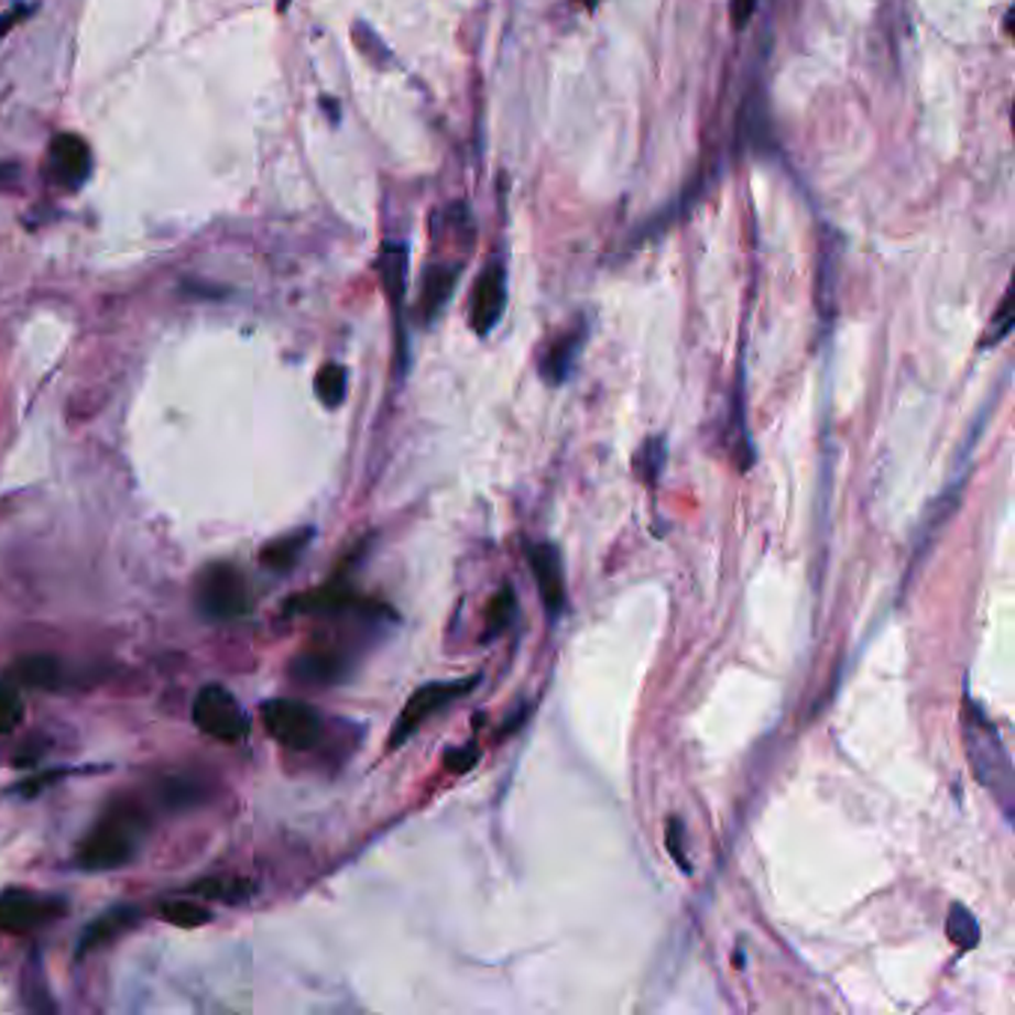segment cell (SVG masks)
Masks as SVG:
<instances>
[{"mask_svg":"<svg viewBox=\"0 0 1015 1015\" xmlns=\"http://www.w3.org/2000/svg\"><path fill=\"white\" fill-rule=\"evenodd\" d=\"M962 735H965V751L971 772L980 784L995 795L1004 816L1013 822L1015 816V772L1013 760L1006 754V744L997 733V727L989 721V714L980 709L971 691L965 688L962 697Z\"/></svg>","mask_w":1015,"mask_h":1015,"instance_id":"6da1fadb","label":"cell"},{"mask_svg":"<svg viewBox=\"0 0 1015 1015\" xmlns=\"http://www.w3.org/2000/svg\"><path fill=\"white\" fill-rule=\"evenodd\" d=\"M150 834V819L138 801H111L78 845V864L92 873L120 870L138 854Z\"/></svg>","mask_w":1015,"mask_h":1015,"instance_id":"7a4b0ae2","label":"cell"},{"mask_svg":"<svg viewBox=\"0 0 1015 1015\" xmlns=\"http://www.w3.org/2000/svg\"><path fill=\"white\" fill-rule=\"evenodd\" d=\"M194 599H197V611L206 616V620H218V623H227V620H239L244 613L251 611V590H248V581H244V575L230 564H209L197 578V590H194Z\"/></svg>","mask_w":1015,"mask_h":1015,"instance_id":"3957f363","label":"cell"},{"mask_svg":"<svg viewBox=\"0 0 1015 1015\" xmlns=\"http://www.w3.org/2000/svg\"><path fill=\"white\" fill-rule=\"evenodd\" d=\"M262 721H265V730L272 733V739H277L290 751H313L328 735L323 714L302 700H286V697L265 700L262 703Z\"/></svg>","mask_w":1015,"mask_h":1015,"instance_id":"277c9868","label":"cell"},{"mask_svg":"<svg viewBox=\"0 0 1015 1015\" xmlns=\"http://www.w3.org/2000/svg\"><path fill=\"white\" fill-rule=\"evenodd\" d=\"M192 718L203 733L218 742H242L251 730V718L223 685H203L194 697Z\"/></svg>","mask_w":1015,"mask_h":1015,"instance_id":"5b68a950","label":"cell"},{"mask_svg":"<svg viewBox=\"0 0 1015 1015\" xmlns=\"http://www.w3.org/2000/svg\"><path fill=\"white\" fill-rule=\"evenodd\" d=\"M473 685H477V676L471 679H459V683H429L417 688V691L408 697V703L396 718V724L391 730V739H388V747H400L412 739L417 730H421L433 714H438L441 709H447L450 703H456L459 697H465L468 691H473Z\"/></svg>","mask_w":1015,"mask_h":1015,"instance_id":"8992f818","label":"cell"},{"mask_svg":"<svg viewBox=\"0 0 1015 1015\" xmlns=\"http://www.w3.org/2000/svg\"><path fill=\"white\" fill-rule=\"evenodd\" d=\"M66 912V903L57 896H42L33 891L10 887L0 894V932L31 935Z\"/></svg>","mask_w":1015,"mask_h":1015,"instance_id":"52a82bcc","label":"cell"},{"mask_svg":"<svg viewBox=\"0 0 1015 1015\" xmlns=\"http://www.w3.org/2000/svg\"><path fill=\"white\" fill-rule=\"evenodd\" d=\"M354 653L340 644H325L302 653L290 667V676L307 688H331L349 679Z\"/></svg>","mask_w":1015,"mask_h":1015,"instance_id":"ba28073f","label":"cell"},{"mask_svg":"<svg viewBox=\"0 0 1015 1015\" xmlns=\"http://www.w3.org/2000/svg\"><path fill=\"white\" fill-rule=\"evenodd\" d=\"M92 171V152L81 134H57L48 146V162H45V176L51 185H57L63 192H78L84 182L90 179Z\"/></svg>","mask_w":1015,"mask_h":1015,"instance_id":"9c48e42d","label":"cell"},{"mask_svg":"<svg viewBox=\"0 0 1015 1015\" xmlns=\"http://www.w3.org/2000/svg\"><path fill=\"white\" fill-rule=\"evenodd\" d=\"M527 564H531L533 581L543 596L545 611L552 620H557L560 613H566V578L560 548L552 543L527 545Z\"/></svg>","mask_w":1015,"mask_h":1015,"instance_id":"30bf717a","label":"cell"},{"mask_svg":"<svg viewBox=\"0 0 1015 1015\" xmlns=\"http://www.w3.org/2000/svg\"><path fill=\"white\" fill-rule=\"evenodd\" d=\"M503 310H506V274L498 262H489L485 272L480 274V281L473 283L471 328L480 337H485L494 325L501 323Z\"/></svg>","mask_w":1015,"mask_h":1015,"instance_id":"8fae6325","label":"cell"},{"mask_svg":"<svg viewBox=\"0 0 1015 1015\" xmlns=\"http://www.w3.org/2000/svg\"><path fill=\"white\" fill-rule=\"evenodd\" d=\"M462 265L459 262H433L421 281V298H417V319L423 325H433L450 304L456 283H459Z\"/></svg>","mask_w":1015,"mask_h":1015,"instance_id":"7c38bea8","label":"cell"},{"mask_svg":"<svg viewBox=\"0 0 1015 1015\" xmlns=\"http://www.w3.org/2000/svg\"><path fill=\"white\" fill-rule=\"evenodd\" d=\"M583 337H587V328L583 323H578L575 328L564 331L557 340L548 342V349L539 358V375H543L548 384H564L575 370V361H578V354L583 349Z\"/></svg>","mask_w":1015,"mask_h":1015,"instance_id":"4fadbf2b","label":"cell"},{"mask_svg":"<svg viewBox=\"0 0 1015 1015\" xmlns=\"http://www.w3.org/2000/svg\"><path fill=\"white\" fill-rule=\"evenodd\" d=\"M138 920H141V912H138L134 905H117V908H111V912H105V915L96 917V920H92V924L87 926V929H84V935H81V941H78V950H75V956H78V959H84V956L92 953V950H99V947L113 945V941H117L120 935H125L129 929H134V926H138Z\"/></svg>","mask_w":1015,"mask_h":1015,"instance_id":"5bb4252c","label":"cell"},{"mask_svg":"<svg viewBox=\"0 0 1015 1015\" xmlns=\"http://www.w3.org/2000/svg\"><path fill=\"white\" fill-rule=\"evenodd\" d=\"M12 679L28 688H61L63 664L54 655H28L12 667Z\"/></svg>","mask_w":1015,"mask_h":1015,"instance_id":"9a60e30c","label":"cell"},{"mask_svg":"<svg viewBox=\"0 0 1015 1015\" xmlns=\"http://www.w3.org/2000/svg\"><path fill=\"white\" fill-rule=\"evenodd\" d=\"M379 272H382L384 292L391 298L393 310H400L403 307L405 272H408V251L403 244H384L382 257H379Z\"/></svg>","mask_w":1015,"mask_h":1015,"instance_id":"2e32d148","label":"cell"},{"mask_svg":"<svg viewBox=\"0 0 1015 1015\" xmlns=\"http://www.w3.org/2000/svg\"><path fill=\"white\" fill-rule=\"evenodd\" d=\"M310 539H313L310 527L286 533V536L274 539V543L262 552V566H269V569H274V572H290L292 566L298 564V557L304 554V548L310 545Z\"/></svg>","mask_w":1015,"mask_h":1015,"instance_id":"e0dca14e","label":"cell"},{"mask_svg":"<svg viewBox=\"0 0 1015 1015\" xmlns=\"http://www.w3.org/2000/svg\"><path fill=\"white\" fill-rule=\"evenodd\" d=\"M664 465H667V441H664L662 435H653V438H646L637 452L632 456V468L637 473V480L646 485H655L662 480Z\"/></svg>","mask_w":1015,"mask_h":1015,"instance_id":"ac0fdd59","label":"cell"},{"mask_svg":"<svg viewBox=\"0 0 1015 1015\" xmlns=\"http://www.w3.org/2000/svg\"><path fill=\"white\" fill-rule=\"evenodd\" d=\"M200 781H197V777H188V774H173V777H164L162 784H159V801H162L164 807H171V810L200 805Z\"/></svg>","mask_w":1015,"mask_h":1015,"instance_id":"d6986e66","label":"cell"},{"mask_svg":"<svg viewBox=\"0 0 1015 1015\" xmlns=\"http://www.w3.org/2000/svg\"><path fill=\"white\" fill-rule=\"evenodd\" d=\"M947 938H950L959 950H974V947L980 945V924H976V917L968 912L965 905H950V915H947Z\"/></svg>","mask_w":1015,"mask_h":1015,"instance_id":"ffe728a7","label":"cell"},{"mask_svg":"<svg viewBox=\"0 0 1015 1015\" xmlns=\"http://www.w3.org/2000/svg\"><path fill=\"white\" fill-rule=\"evenodd\" d=\"M24 1004L36 1013H54L57 1009L48 995V985H45L40 956H31V962L24 965Z\"/></svg>","mask_w":1015,"mask_h":1015,"instance_id":"44dd1931","label":"cell"},{"mask_svg":"<svg viewBox=\"0 0 1015 1015\" xmlns=\"http://www.w3.org/2000/svg\"><path fill=\"white\" fill-rule=\"evenodd\" d=\"M346 388H349V372L340 363H325L319 375H316V393L328 408H337L346 400Z\"/></svg>","mask_w":1015,"mask_h":1015,"instance_id":"7402d4cb","label":"cell"},{"mask_svg":"<svg viewBox=\"0 0 1015 1015\" xmlns=\"http://www.w3.org/2000/svg\"><path fill=\"white\" fill-rule=\"evenodd\" d=\"M162 917L167 924L182 926V929H194V926H206L211 920V915L203 905L192 903V899H173V903L162 905Z\"/></svg>","mask_w":1015,"mask_h":1015,"instance_id":"603a6c76","label":"cell"},{"mask_svg":"<svg viewBox=\"0 0 1015 1015\" xmlns=\"http://www.w3.org/2000/svg\"><path fill=\"white\" fill-rule=\"evenodd\" d=\"M515 608H519V599L510 587H503L501 593L494 596L492 604H489V623H485V637H498V634L506 629V625L515 620Z\"/></svg>","mask_w":1015,"mask_h":1015,"instance_id":"cb8c5ba5","label":"cell"},{"mask_svg":"<svg viewBox=\"0 0 1015 1015\" xmlns=\"http://www.w3.org/2000/svg\"><path fill=\"white\" fill-rule=\"evenodd\" d=\"M24 718L21 694L10 683H0V733H12Z\"/></svg>","mask_w":1015,"mask_h":1015,"instance_id":"d4e9b609","label":"cell"},{"mask_svg":"<svg viewBox=\"0 0 1015 1015\" xmlns=\"http://www.w3.org/2000/svg\"><path fill=\"white\" fill-rule=\"evenodd\" d=\"M197 891L211 896V899L236 903V899H248L251 885H244L242 878H215V882H203V885H197Z\"/></svg>","mask_w":1015,"mask_h":1015,"instance_id":"484cf974","label":"cell"},{"mask_svg":"<svg viewBox=\"0 0 1015 1015\" xmlns=\"http://www.w3.org/2000/svg\"><path fill=\"white\" fill-rule=\"evenodd\" d=\"M664 843H667V849H670V854H674L676 864L683 866L685 873H691V861H688V854H685V825L679 822L676 816L667 819V828H664Z\"/></svg>","mask_w":1015,"mask_h":1015,"instance_id":"4316f807","label":"cell"},{"mask_svg":"<svg viewBox=\"0 0 1015 1015\" xmlns=\"http://www.w3.org/2000/svg\"><path fill=\"white\" fill-rule=\"evenodd\" d=\"M1009 331H1013V307H1009V295H1004V302H1001V310H997L995 325H992V328H989V334H985L983 349H985V346H995V342H1001Z\"/></svg>","mask_w":1015,"mask_h":1015,"instance_id":"83f0119b","label":"cell"},{"mask_svg":"<svg viewBox=\"0 0 1015 1015\" xmlns=\"http://www.w3.org/2000/svg\"><path fill=\"white\" fill-rule=\"evenodd\" d=\"M477 760H480V754H477V744H471V747H459V751H450V754L444 756V765H447V772L462 774V772H468V768H473V765H477Z\"/></svg>","mask_w":1015,"mask_h":1015,"instance_id":"f1b7e54d","label":"cell"},{"mask_svg":"<svg viewBox=\"0 0 1015 1015\" xmlns=\"http://www.w3.org/2000/svg\"><path fill=\"white\" fill-rule=\"evenodd\" d=\"M730 10H733L735 28H744V24L751 21V15H754L756 0H733V3H730Z\"/></svg>","mask_w":1015,"mask_h":1015,"instance_id":"f546056e","label":"cell"},{"mask_svg":"<svg viewBox=\"0 0 1015 1015\" xmlns=\"http://www.w3.org/2000/svg\"><path fill=\"white\" fill-rule=\"evenodd\" d=\"M31 10H33V7H24V3H19V7H12V10L7 12V15H0V36H7V33H10V24H15L19 19H24V15H28Z\"/></svg>","mask_w":1015,"mask_h":1015,"instance_id":"4dcf8cb0","label":"cell"}]
</instances>
